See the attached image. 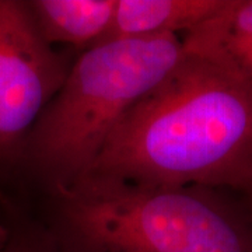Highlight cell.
Returning a JSON list of instances; mask_svg holds the SVG:
<instances>
[{"label":"cell","instance_id":"obj_2","mask_svg":"<svg viewBox=\"0 0 252 252\" xmlns=\"http://www.w3.org/2000/svg\"><path fill=\"white\" fill-rule=\"evenodd\" d=\"M62 252H252L243 195L199 185L86 180L45 196Z\"/></svg>","mask_w":252,"mask_h":252},{"label":"cell","instance_id":"obj_10","mask_svg":"<svg viewBox=\"0 0 252 252\" xmlns=\"http://www.w3.org/2000/svg\"><path fill=\"white\" fill-rule=\"evenodd\" d=\"M244 199H245V202H247V205H248V207H250V210H251L252 213V187L245 193H243Z\"/></svg>","mask_w":252,"mask_h":252},{"label":"cell","instance_id":"obj_5","mask_svg":"<svg viewBox=\"0 0 252 252\" xmlns=\"http://www.w3.org/2000/svg\"><path fill=\"white\" fill-rule=\"evenodd\" d=\"M228 0H117V10L105 41L119 38L178 35L203 26ZM104 41V42H105Z\"/></svg>","mask_w":252,"mask_h":252},{"label":"cell","instance_id":"obj_1","mask_svg":"<svg viewBox=\"0 0 252 252\" xmlns=\"http://www.w3.org/2000/svg\"><path fill=\"white\" fill-rule=\"evenodd\" d=\"M209 21L185 34L180 62L129 111L83 180L251 188L252 80Z\"/></svg>","mask_w":252,"mask_h":252},{"label":"cell","instance_id":"obj_8","mask_svg":"<svg viewBox=\"0 0 252 252\" xmlns=\"http://www.w3.org/2000/svg\"><path fill=\"white\" fill-rule=\"evenodd\" d=\"M0 252H62L41 220L11 213Z\"/></svg>","mask_w":252,"mask_h":252},{"label":"cell","instance_id":"obj_3","mask_svg":"<svg viewBox=\"0 0 252 252\" xmlns=\"http://www.w3.org/2000/svg\"><path fill=\"white\" fill-rule=\"evenodd\" d=\"M184 54L180 35L119 38L83 51L32 126L17 177L45 196L83 180L122 119Z\"/></svg>","mask_w":252,"mask_h":252},{"label":"cell","instance_id":"obj_4","mask_svg":"<svg viewBox=\"0 0 252 252\" xmlns=\"http://www.w3.org/2000/svg\"><path fill=\"white\" fill-rule=\"evenodd\" d=\"M73 62L45 42L26 0H0V180L17 177L28 135Z\"/></svg>","mask_w":252,"mask_h":252},{"label":"cell","instance_id":"obj_6","mask_svg":"<svg viewBox=\"0 0 252 252\" xmlns=\"http://www.w3.org/2000/svg\"><path fill=\"white\" fill-rule=\"evenodd\" d=\"M41 36L51 46L87 51L105 41L117 0H26Z\"/></svg>","mask_w":252,"mask_h":252},{"label":"cell","instance_id":"obj_9","mask_svg":"<svg viewBox=\"0 0 252 252\" xmlns=\"http://www.w3.org/2000/svg\"><path fill=\"white\" fill-rule=\"evenodd\" d=\"M4 235H6V223H4V220L0 217V248H1L3 241H4Z\"/></svg>","mask_w":252,"mask_h":252},{"label":"cell","instance_id":"obj_7","mask_svg":"<svg viewBox=\"0 0 252 252\" xmlns=\"http://www.w3.org/2000/svg\"><path fill=\"white\" fill-rule=\"evenodd\" d=\"M209 26L227 58L252 80V0H228Z\"/></svg>","mask_w":252,"mask_h":252}]
</instances>
